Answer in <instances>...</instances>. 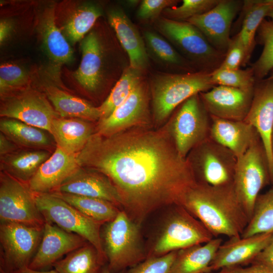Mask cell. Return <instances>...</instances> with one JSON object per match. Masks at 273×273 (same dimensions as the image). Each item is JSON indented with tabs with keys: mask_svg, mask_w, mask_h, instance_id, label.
Here are the masks:
<instances>
[{
	"mask_svg": "<svg viewBox=\"0 0 273 273\" xmlns=\"http://www.w3.org/2000/svg\"><path fill=\"white\" fill-rule=\"evenodd\" d=\"M215 85L239 88H254L256 81L251 67L246 69L231 70L218 67L211 73Z\"/></svg>",
	"mask_w": 273,
	"mask_h": 273,
	"instance_id": "obj_39",
	"label": "cell"
},
{
	"mask_svg": "<svg viewBox=\"0 0 273 273\" xmlns=\"http://www.w3.org/2000/svg\"><path fill=\"white\" fill-rule=\"evenodd\" d=\"M101 273H112V272L110 271L109 269L108 268V265L107 264L104 267ZM118 273H125V271L124 270H123Z\"/></svg>",
	"mask_w": 273,
	"mask_h": 273,
	"instance_id": "obj_51",
	"label": "cell"
},
{
	"mask_svg": "<svg viewBox=\"0 0 273 273\" xmlns=\"http://www.w3.org/2000/svg\"><path fill=\"white\" fill-rule=\"evenodd\" d=\"M126 3V5L128 7H133L136 6L139 4H140L141 2H140V1L130 0L127 1Z\"/></svg>",
	"mask_w": 273,
	"mask_h": 273,
	"instance_id": "obj_50",
	"label": "cell"
},
{
	"mask_svg": "<svg viewBox=\"0 0 273 273\" xmlns=\"http://www.w3.org/2000/svg\"><path fill=\"white\" fill-rule=\"evenodd\" d=\"M198 183L215 187L234 186L237 158L210 138L187 157Z\"/></svg>",
	"mask_w": 273,
	"mask_h": 273,
	"instance_id": "obj_9",
	"label": "cell"
},
{
	"mask_svg": "<svg viewBox=\"0 0 273 273\" xmlns=\"http://www.w3.org/2000/svg\"><path fill=\"white\" fill-rule=\"evenodd\" d=\"M149 101L148 86L144 79L108 117L98 121L95 132L108 136L132 128L148 127Z\"/></svg>",
	"mask_w": 273,
	"mask_h": 273,
	"instance_id": "obj_14",
	"label": "cell"
},
{
	"mask_svg": "<svg viewBox=\"0 0 273 273\" xmlns=\"http://www.w3.org/2000/svg\"><path fill=\"white\" fill-rule=\"evenodd\" d=\"M107 264V259L88 242L58 260L53 266L60 273H101Z\"/></svg>",
	"mask_w": 273,
	"mask_h": 273,
	"instance_id": "obj_32",
	"label": "cell"
},
{
	"mask_svg": "<svg viewBox=\"0 0 273 273\" xmlns=\"http://www.w3.org/2000/svg\"><path fill=\"white\" fill-rule=\"evenodd\" d=\"M256 34L257 40L263 45L260 56L251 66L257 82L265 78L273 69V22L264 19Z\"/></svg>",
	"mask_w": 273,
	"mask_h": 273,
	"instance_id": "obj_37",
	"label": "cell"
},
{
	"mask_svg": "<svg viewBox=\"0 0 273 273\" xmlns=\"http://www.w3.org/2000/svg\"><path fill=\"white\" fill-rule=\"evenodd\" d=\"M86 242L81 236L46 221L41 241L28 267L41 270L53 266L63 256L80 248Z\"/></svg>",
	"mask_w": 273,
	"mask_h": 273,
	"instance_id": "obj_18",
	"label": "cell"
},
{
	"mask_svg": "<svg viewBox=\"0 0 273 273\" xmlns=\"http://www.w3.org/2000/svg\"><path fill=\"white\" fill-rule=\"evenodd\" d=\"M102 14L101 9L93 4L82 6L76 9L65 26L69 39L76 42L82 39Z\"/></svg>",
	"mask_w": 273,
	"mask_h": 273,
	"instance_id": "obj_38",
	"label": "cell"
},
{
	"mask_svg": "<svg viewBox=\"0 0 273 273\" xmlns=\"http://www.w3.org/2000/svg\"><path fill=\"white\" fill-rule=\"evenodd\" d=\"M143 37L148 56L150 55L157 62L179 70L181 73L198 71L162 35L147 30L143 31Z\"/></svg>",
	"mask_w": 273,
	"mask_h": 273,
	"instance_id": "obj_33",
	"label": "cell"
},
{
	"mask_svg": "<svg viewBox=\"0 0 273 273\" xmlns=\"http://www.w3.org/2000/svg\"><path fill=\"white\" fill-rule=\"evenodd\" d=\"M143 73L129 66L124 70L107 99L98 107L101 114L99 120L108 117L127 99L144 79Z\"/></svg>",
	"mask_w": 273,
	"mask_h": 273,
	"instance_id": "obj_35",
	"label": "cell"
},
{
	"mask_svg": "<svg viewBox=\"0 0 273 273\" xmlns=\"http://www.w3.org/2000/svg\"><path fill=\"white\" fill-rule=\"evenodd\" d=\"M253 262L267 265L273 267V236L267 245L257 256Z\"/></svg>",
	"mask_w": 273,
	"mask_h": 273,
	"instance_id": "obj_46",
	"label": "cell"
},
{
	"mask_svg": "<svg viewBox=\"0 0 273 273\" xmlns=\"http://www.w3.org/2000/svg\"><path fill=\"white\" fill-rule=\"evenodd\" d=\"M254 88L215 85L207 91L199 93V96L210 115L242 121L245 119L250 110Z\"/></svg>",
	"mask_w": 273,
	"mask_h": 273,
	"instance_id": "obj_17",
	"label": "cell"
},
{
	"mask_svg": "<svg viewBox=\"0 0 273 273\" xmlns=\"http://www.w3.org/2000/svg\"><path fill=\"white\" fill-rule=\"evenodd\" d=\"M34 195L36 205L46 221L81 236L107 259L100 232L102 224L86 216L53 193H34Z\"/></svg>",
	"mask_w": 273,
	"mask_h": 273,
	"instance_id": "obj_8",
	"label": "cell"
},
{
	"mask_svg": "<svg viewBox=\"0 0 273 273\" xmlns=\"http://www.w3.org/2000/svg\"><path fill=\"white\" fill-rule=\"evenodd\" d=\"M101 238L107 265L112 273L132 267L147 257L142 245L139 224L123 210L106 223Z\"/></svg>",
	"mask_w": 273,
	"mask_h": 273,
	"instance_id": "obj_4",
	"label": "cell"
},
{
	"mask_svg": "<svg viewBox=\"0 0 273 273\" xmlns=\"http://www.w3.org/2000/svg\"><path fill=\"white\" fill-rule=\"evenodd\" d=\"M0 115L43 129L51 133L60 117L44 93L26 87L1 96Z\"/></svg>",
	"mask_w": 273,
	"mask_h": 273,
	"instance_id": "obj_11",
	"label": "cell"
},
{
	"mask_svg": "<svg viewBox=\"0 0 273 273\" xmlns=\"http://www.w3.org/2000/svg\"><path fill=\"white\" fill-rule=\"evenodd\" d=\"M177 251L157 257H148L125 273H171Z\"/></svg>",
	"mask_w": 273,
	"mask_h": 273,
	"instance_id": "obj_42",
	"label": "cell"
},
{
	"mask_svg": "<svg viewBox=\"0 0 273 273\" xmlns=\"http://www.w3.org/2000/svg\"><path fill=\"white\" fill-rule=\"evenodd\" d=\"M43 227L1 223V263L11 273L28 267L41 241Z\"/></svg>",
	"mask_w": 273,
	"mask_h": 273,
	"instance_id": "obj_13",
	"label": "cell"
},
{
	"mask_svg": "<svg viewBox=\"0 0 273 273\" xmlns=\"http://www.w3.org/2000/svg\"><path fill=\"white\" fill-rule=\"evenodd\" d=\"M29 78L22 68L12 63L0 66L1 96L27 87Z\"/></svg>",
	"mask_w": 273,
	"mask_h": 273,
	"instance_id": "obj_41",
	"label": "cell"
},
{
	"mask_svg": "<svg viewBox=\"0 0 273 273\" xmlns=\"http://www.w3.org/2000/svg\"><path fill=\"white\" fill-rule=\"evenodd\" d=\"M210 115L199 96L180 104L165 126L179 155L186 158L197 146L209 138Z\"/></svg>",
	"mask_w": 273,
	"mask_h": 273,
	"instance_id": "obj_6",
	"label": "cell"
},
{
	"mask_svg": "<svg viewBox=\"0 0 273 273\" xmlns=\"http://www.w3.org/2000/svg\"><path fill=\"white\" fill-rule=\"evenodd\" d=\"M13 273H60L57 270L53 269L49 271H41L32 269L28 267H26L19 270H16Z\"/></svg>",
	"mask_w": 273,
	"mask_h": 273,
	"instance_id": "obj_49",
	"label": "cell"
},
{
	"mask_svg": "<svg viewBox=\"0 0 273 273\" xmlns=\"http://www.w3.org/2000/svg\"><path fill=\"white\" fill-rule=\"evenodd\" d=\"M219 2V0H183L180 5L167 8L162 14L169 19L187 21L208 11Z\"/></svg>",
	"mask_w": 273,
	"mask_h": 273,
	"instance_id": "obj_40",
	"label": "cell"
},
{
	"mask_svg": "<svg viewBox=\"0 0 273 273\" xmlns=\"http://www.w3.org/2000/svg\"><path fill=\"white\" fill-rule=\"evenodd\" d=\"M19 149L12 140L0 132V157L11 154Z\"/></svg>",
	"mask_w": 273,
	"mask_h": 273,
	"instance_id": "obj_47",
	"label": "cell"
},
{
	"mask_svg": "<svg viewBox=\"0 0 273 273\" xmlns=\"http://www.w3.org/2000/svg\"><path fill=\"white\" fill-rule=\"evenodd\" d=\"M245 65V51L237 34L231 38V41L224 59L220 68L235 70Z\"/></svg>",
	"mask_w": 273,
	"mask_h": 273,
	"instance_id": "obj_44",
	"label": "cell"
},
{
	"mask_svg": "<svg viewBox=\"0 0 273 273\" xmlns=\"http://www.w3.org/2000/svg\"><path fill=\"white\" fill-rule=\"evenodd\" d=\"M211 72L159 73L151 79L152 116L156 124L165 122L172 112L191 97L215 86Z\"/></svg>",
	"mask_w": 273,
	"mask_h": 273,
	"instance_id": "obj_3",
	"label": "cell"
},
{
	"mask_svg": "<svg viewBox=\"0 0 273 273\" xmlns=\"http://www.w3.org/2000/svg\"><path fill=\"white\" fill-rule=\"evenodd\" d=\"M244 120L258 133L268 159L270 184L273 185V79L265 78L256 82L251 105Z\"/></svg>",
	"mask_w": 273,
	"mask_h": 273,
	"instance_id": "obj_16",
	"label": "cell"
},
{
	"mask_svg": "<svg viewBox=\"0 0 273 273\" xmlns=\"http://www.w3.org/2000/svg\"><path fill=\"white\" fill-rule=\"evenodd\" d=\"M223 242L220 238L177 251L171 273H210L209 266Z\"/></svg>",
	"mask_w": 273,
	"mask_h": 273,
	"instance_id": "obj_29",
	"label": "cell"
},
{
	"mask_svg": "<svg viewBox=\"0 0 273 273\" xmlns=\"http://www.w3.org/2000/svg\"><path fill=\"white\" fill-rule=\"evenodd\" d=\"M1 223L15 222L43 227L46 220L28 184L0 173Z\"/></svg>",
	"mask_w": 273,
	"mask_h": 273,
	"instance_id": "obj_12",
	"label": "cell"
},
{
	"mask_svg": "<svg viewBox=\"0 0 273 273\" xmlns=\"http://www.w3.org/2000/svg\"><path fill=\"white\" fill-rule=\"evenodd\" d=\"M271 145H272V154H273V135H272V138Z\"/></svg>",
	"mask_w": 273,
	"mask_h": 273,
	"instance_id": "obj_55",
	"label": "cell"
},
{
	"mask_svg": "<svg viewBox=\"0 0 273 273\" xmlns=\"http://www.w3.org/2000/svg\"><path fill=\"white\" fill-rule=\"evenodd\" d=\"M76 158L80 166L110 179L123 210L139 224L159 208L181 205L198 183L166 127H135L108 136L95 132Z\"/></svg>",
	"mask_w": 273,
	"mask_h": 273,
	"instance_id": "obj_1",
	"label": "cell"
},
{
	"mask_svg": "<svg viewBox=\"0 0 273 273\" xmlns=\"http://www.w3.org/2000/svg\"><path fill=\"white\" fill-rule=\"evenodd\" d=\"M267 78L269 79H273V69L269 72Z\"/></svg>",
	"mask_w": 273,
	"mask_h": 273,
	"instance_id": "obj_54",
	"label": "cell"
},
{
	"mask_svg": "<svg viewBox=\"0 0 273 273\" xmlns=\"http://www.w3.org/2000/svg\"><path fill=\"white\" fill-rule=\"evenodd\" d=\"M181 206L214 238L241 237L249 221L234 186L215 187L197 183L186 195Z\"/></svg>",
	"mask_w": 273,
	"mask_h": 273,
	"instance_id": "obj_2",
	"label": "cell"
},
{
	"mask_svg": "<svg viewBox=\"0 0 273 273\" xmlns=\"http://www.w3.org/2000/svg\"><path fill=\"white\" fill-rule=\"evenodd\" d=\"M270 184L266 152L259 138L248 150L237 158L234 188L249 220L260 191Z\"/></svg>",
	"mask_w": 273,
	"mask_h": 273,
	"instance_id": "obj_7",
	"label": "cell"
},
{
	"mask_svg": "<svg viewBox=\"0 0 273 273\" xmlns=\"http://www.w3.org/2000/svg\"><path fill=\"white\" fill-rule=\"evenodd\" d=\"M209 138L239 157L259 137L255 128L245 120L236 121L210 115Z\"/></svg>",
	"mask_w": 273,
	"mask_h": 273,
	"instance_id": "obj_23",
	"label": "cell"
},
{
	"mask_svg": "<svg viewBox=\"0 0 273 273\" xmlns=\"http://www.w3.org/2000/svg\"><path fill=\"white\" fill-rule=\"evenodd\" d=\"M81 47V61L73 76L83 88L94 92L101 81L102 67V46L96 33L90 32L83 40Z\"/></svg>",
	"mask_w": 273,
	"mask_h": 273,
	"instance_id": "obj_25",
	"label": "cell"
},
{
	"mask_svg": "<svg viewBox=\"0 0 273 273\" xmlns=\"http://www.w3.org/2000/svg\"><path fill=\"white\" fill-rule=\"evenodd\" d=\"M210 273H273V267L262 263L253 262L248 266L227 267Z\"/></svg>",
	"mask_w": 273,
	"mask_h": 273,
	"instance_id": "obj_45",
	"label": "cell"
},
{
	"mask_svg": "<svg viewBox=\"0 0 273 273\" xmlns=\"http://www.w3.org/2000/svg\"><path fill=\"white\" fill-rule=\"evenodd\" d=\"M273 9V0H245L241 9L242 26L237 33L245 51V65L255 45V35L262 21Z\"/></svg>",
	"mask_w": 273,
	"mask_h": 273,
	"instance_id": "obj_30",
	"label": "cell"
},
{
	"mask_svg": "<svg viewBox=\"0 0 273 273\" xmlns=\"http://www.w3.org/2000/svg\"><path fill=\"white\" fill-rule=\"evenodd\" d=\"M53 152L20 148L11 154L0 157L1 171L28 184Z\"/></svg>",
	"mask_w": 273,
	"mask_h": 273,
	"instance_id": "obj_27",
	"label": "cell"
},
{
	"mask_svg": "<svg viewBox=\"0 0 273 273\" xmlns=\"http://www.w3.org/2000/svg\"><path fill=\"white\" fill-rule=\"evenodd\" d=\"M11 23L6 20L0 22V42L2 44L8 37L12 30Z\"/></svg>",
	"mask_w": 273,
	"mask_h": 273,
	"instance_id": "obj_48",
	"label": "cell"
},
{
	"mask_svg": "<svg viewBox=\"0 0 273 273\" xmlns=\"http://www.w3.org/2000/svg\"><path fill=\"white\" fill-rule=\"evenodd\" d=\"M0 130L20 148L52 152L56 148L55 140L50 132L17 119L2 117Z\"/></svg>",
	"mask_w": 273,
	"mask_h": 273,
	"instance_id": "obj_26",
	"label": "cell"
},
{
	"mask_svg": "<svg viewBox=\"0 0 273 273\" xmlns=\"http://www.w3.org/2000/svg\"><path fill=\"white\" fill-rule=\"evenodd\" d=\"M270 232H273V185L257 197L252 215L241 237Z\"/></svg>",
	"mask_w": 273,
	"mask_h": 273,
	"instance_id": "obj_36",
	"label": "cell"
},
{
	"mask_svg": "<svg viewBox=\"0 0 273 273\" xmlns=\"http://www.w3.org/2000/svg\"><path fill=\"white\" fill-rule=\"evenodd\" d=\"M177 0H143L140 4L136 17L141 21H156L167 8L176 6Z\"/></svg>",
	"mask_w": 273,
	"mask_h": 273,
	"instance_id": "obj_43",
	"label": "cell"
},
{
	"mask_svg": "<svg viewBox=\"0 0 273 273\" xmlns=\"http://www.w3.org/2000/svg\"><path fill=\"white\" fill-rule=\"evenodd\" d=\"M52 193L101 224L113 220L121 210L115 204L103 199L68 193Z\"/></svg>",
	"mask_w": 273,
	"mask_h": 273,
	"instance_id": "obj_34",
	"label": "cell"
},
{
	"mask_svg": "<svg viewBox=\"0 0 273 273\" xmlns=\"http://www.w3.org/2000/svg\"><path fill=\"white\" fill-rule=\"evenodd\" d=\"M0 273H11L3 265L0 264Z\"/></svg>",
	"mask_w": 273,
	"mask_h": 273,
	"instance_id": "obj_52",
	"label": "cell"
},
{
	"mask_svg": "<svg viewBox=\"0 0 273 273\" xmlns=\"http://www.w3.org/2000/svg\"><path fill=\"white\" fill-rule=\"evenodd\" d=\"M273 232L231 238L222 242L209 268V272L251 264L270 241Z\"/></svg>",
	"mask_w": 273,
	"mask_h": 273,
	"instance_id": "obj_19",
	"label": "cell"
},
{
	"mask_svg": "<svg viewBox=\"0 0 273 273\" xmlns=\"http://www.w3.org/2000/svg\"><path fill=\"white\" fill-rule=\"evenodd\" d=\"M158 32L198 71L212 72L220 67L225 55L215 50L202 32L187 21L158 18Z\"/></svg>",
	"mask_w": 273,
	"mask_h": 273,
	"instance_id": "obj_5",
	"label": "cell"
},
{
	"mask_svg": "<svg viewBox=\"0 0 273 273\" xmlns=\"http://www.w3.org/2000/svg\"><path fill=\"white\" fill-rule=\"evenodd\" d=\"M213 238L201 221L186 209L175 205L147 257L160 256L204 244Z\"/></svg>",
	"mask_w": 273,
	"mask_h": 273,
	"instance_id": "obj_10",
	"label": "cell"
},
{
	"mask_svg": "<svg viewBox=\"0 0 273 273\" xmlns=\"http://www.w3.org/2000/svg\"><path fill=\"white\" fill-rule=\"evenodd\" d=\"M267 17L270 18L271 19V21L273 22V9L269 12L267 15Z\"/></svg>",
	"mask_w": 273,
	"mask_h": 273,
	"instance_id": "obj_53",
	"label": "cell"
},
{
	"mask_svg": "<svg viewBox=\"0 0 273 273\" xmlns=\"http://www.w3.org/2000/svg\"><path fill=\"white\" fill-rule=\"evenodd\" d=\"M95 132L91 122L79 118L59 117L51 125L56 146L70 154L78 153Z\"/></svg>",
	"mask_w": 273,
	"mask_h": 273,
	"instance_id": "obj_24",
	"label": "cell"
},
{
	"mask_svg": "<svg viewBox=\"0 0 273 273\" xmlns=\"http://www.w3.org/2000/svg\"><path fill=\"white\" fill-rule=\"evenodd\" d=\"M77 154L68 153L56 146L50 157L28 183L36 194L52 193L79 167Z\"/></svg>",
	"mask_w": 273,
	"mask_h": 273,
	"instance_id": "obj_21",
	"label": "cell"
},
{
	"mask_svg": "<svg viewBox=\"0 0 273 273\" xmlns=\"http://www.w3.org/2000/svg\"><path fill=\"white\" fill-rule=\"evenodd\" d=\"M44 90L60 117L79 118L90 122L100 120L99 107H95L87 101L53 85L45 86Z\"/></svg>",
	"mask_w": 273,
	"mask_h": 273,
	"instance_id": "obj_28",
	"label": "cell"
},
{
	"mask_svg": "<svg viewBox=\"0 0 273 273\" xmlns=\"http://www.w3.org/2000/svg\"><path fill=\"white\" fill-rule=\"evenodd\" d=\"M243 2L238 0H219L208 11L194 16L187 22L196 26L215 50L225 55L231 41V25L241 10Z\"/></svg>",
	"mask_w": 273,
	"mask_h": 273,
	"instance_id": "obj_15",
	"label": "cell"
},
{
	"mask_svg": "<svg viewBox=\"0 0 273 273\" xmlns=\"http://www.w3.org/2000/svg\"><path fill=\"white\" fill-rule=\"evenodd\" d=\"M55 192L101 199L122 208L120 196L110 179L92 169L80 166Z\"/></svg>",
	"mask_w": 273,
	"mask_h": 273,
	"instance_id": "obj_20",
	"label": "cell"
},
{
	"mask_svg": "<svg viewBox=\"0 0 273 273\" xmlns=\"http://www.w3.org/2000/svg\"><path fill=\"white\" fill-rule=\"evenodd\" d=\"M40 29L44 47L50 58L58 64L71 62L73 51L56 24L53 7L44 11Z\"/></svg>",
	"mask_w": 273,
	"mask_h": 273,
	"instance_id": "obj_31",
	"label": "cell"
},
{
	"mask_svg": "<svg viewBox=\"0 0 273 273\" xmlns=\"http://www.w3.org/2000/svg\"><path fill=\"white\" fill-rule=\"evenodd\" d=\"M108 19L128 56L129 66L144 72L149 66V60L143 35L120 8L111 10Z\"/></svg>",
	"mask_w": 273,
	"mask_h": 273,
	"instance_id": "obj_22",
	"label": "cell"
}]
</instances>
